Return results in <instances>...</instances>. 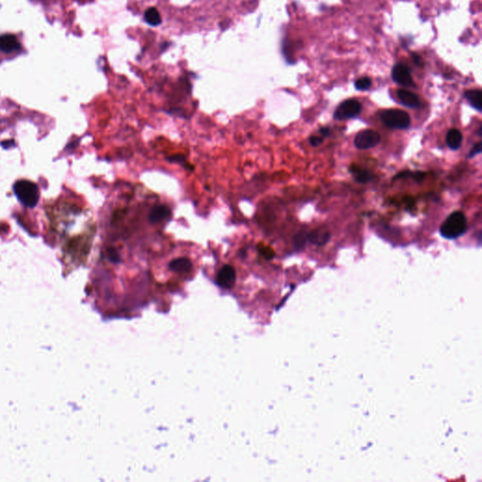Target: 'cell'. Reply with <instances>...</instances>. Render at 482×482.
I'll return each instance as SVG.
<instances>
[{
    "mask_svg": "<svg viewBox=\"0 0 482 482\" xmlns=\"http://www.w3.org/2000/svg\"><path fill=\"white\" fill-rule=\"evenodd\" d=\"M467 230V220L462 212L451 213L440 227V234L446 240H456Z\"/></svg>",
    "mask_w": 482,
    "mask_h": 482,
    "instance_id": "obj_1",
    "label": "cell"
},
{
    "mask_svg": "<svg viewBox=\"0 0 482 482\" xmlns=\"http://www.w3.org/2000/svg\"><path fill=\"white\" fill-rule=\"evenodd\" d=\"M14 194L22 204L34 208L39 201L40 193L37 185L28 180H19L14 186Z\"/></svg>",
    "mask_w": 482,
    "mask_h": 482,
    "instance_id": "obj_2",
    "label": "cell"
},
{
    "mask_svg": "<svg viewBox=\"0 0 482 482\" xmlns=\"http://www.w3.org/2000/svg\"><path fill=\"white\" fill-rule=\"evenodd\" d=\"M380 120L387 128L406 129L410 126V115L400 110H386L380 113Z\"/></svg>",
    "mask_w": 482,
    "mask_h": 482,
    "instance_id": "obj_3",
    "label": "cell"
},
{
    "mask_svg": "<svg viewBox=\"0 0 482 482\" xmlns=\"http://www.w3.org/2000/svg\"><path fill=\"white\" fill-rule=\"evenodd\" d=\"M361 110V103L357 99H348L338 106L334 116L336 120H348L357 117Z\"/></svg>",
    "mask_w": 482,
    "mask_h": 482,
    "instance_id": "obj_4",
    "label": "cell"
},
{
    "mask_svg": "<svg viewBox=\"0 0 482 482\" xmlns=\"http://www.w3.org/2000/svg\"><path fill=\"white\" fill-rule=\"evenodd\" d=\"M380 140L378 132L372 129H364L360 131L354 140V145L358 149L366 150L375 147Z\"/></svg>",
    "mask_w": 482,
    "mask_h": 482,
    "instance_id": "obj_5",
    "label": "cell"
},
{
    "mask_svg": "<svg viewBox=\"0 0 482 482\" xmlns=\"http://www.w3.org/2000/svg\"><path fill=\"white\" fill-rule=\"evenodd\" d=\"M393 80L403 87H414V82L412 80L410 69L404 64H398L392 70Z\"/></svg>",
    "mask_w": 482,
    "mask_h": 482,
    "instance_id": "obj_6",
    "label": "cell"
},
{
    "mask_svg": "<svg viewBox=\"0 0 482 482\" xmlns=\"http://www.w3.org/2000/svg\"><path fill=\"white\" fill-rule=\"evenodd\" d=\"M21 50V44L14 34H3L0 36V51L5 54H14Z\"/></svg>",
    "mask_w": 482,
    "mask_h": 482,
    "instance_id": "obj_7",
    "label": "cell"
},
{
    "mask_svg": "<svg viewBox=\"0 0 482 482\" xmlns=\"http://www.w3.org/2000/svg\"><path fill=\"white\" fill-rule=\"evenodd\" d=\"M217 284L224 288H232L236 282V270L232 266L224 265L217 275Z\"/></svg>",
    "mask_w": 482,
    "mask_h": 482,
    "instance_id": "obj_8",
    "label": "cell"
},
{
    "mask_svg": "<svg viewBox=\"0 0 482 482\" xmlns=\"http://www.w3.org/2000/svg\"><path fill=\"white\" fill-rule=\"evenodd\" d=\"M398 97L403 106L410 108H418L420 106V99L419 97L407 90H398Z\"/></svg>",
    "mask_w": 482,
    "mask_h": 482,
    "instance_id": "obj_9",
    "label": "cell"
},
{
    "mask_svg": "<svg viewBox=\"0 0 482 482\" xmlns=\"http://www.w3.org/2000/svg\"><path fill=\"white\" fill-rule=\"evenodd\" d=\"M330 238V234L325 229H314L310 233H307V240L316 246L325 245Z\"/></svg>",
    "mask_w": 482,
    "mask_h": 482,
    "instance_id": "obj_10",
    "label": "cell"
},
{
    "mask_svg": "<svg viewBox=\"0 0 482 482\" xmlns=\"http://www.w3.org/2000/svg\"><path fill=\"white\" fill-rule=\"evenodd\" d=\"M170 214L172 213H170L169 208H167L166 206L158 204V206H154L152 210L150 211L148 220L152 224H156V222H160L169 218L170 217Z\"/></svg>",
    "mask_w": 482,
    "mask_h": 482,
    "instance_id": "obj_11",
    "label": "cell"
},
{
    "mask_svg": "<svg viewBox=\"0 0 482 482\" xmlns=\"http://www.w3.org/2000/svg\"><path fill=\"white\" fill-rule=\"evenodd\" d=\"M192 268V264L188 258H179L174 259L169 264V270L174 272L184 274L188 272Z\"/></svg>",
    "mask_w": 482,
    "mask_h": 482,
    "instance_id": "obj_12",
    "label": "cell"
},
{
    "mask_svg": "<svg viewBox=\"0 0 482 482\" xmlns=\"http://www.w3.org/2000/svg\"><path fill=\"white\" fill-rule=\"evenodd\" d=\"M482 92L480 90H469L464 92V97L474 110L478 112H482Z\"/></svg>",
    "mask_w": 482,
    "mask_h": 482,
    "instance_id": "obj_13",
    "label": "cell"
},
{
    "mask_svg": "<svg viewBox=\"0 0 482 482\" xmlns=\"http://www.w3.org/2000/svg\"><path fill=\"white\" fill-rule=\"evenodd\" d=\"M462 135L458 129H450L446 135V144L451 150H458L462 145Z\"/></svg>",
    "mask_w": 482,
    "mask_h": 482,
    "instance_id": "obj_14",
    "label": "cell"
},
{
    "mask_svg": "<svg viewBox=\"0 0 482 482\" xmlns=\"http://www.w3.org/2000/svg\"><path fill=\"white\" fill-rule=\"evenodd\" d=\"M350 172L354 174V178L355 180L358 182V183H361V184H366L370 182L372 180V174L371 172L366 170H362L360 168H357L356 166H354L352 168H350Z\"/></svg>",
    "mask_w": 482,
    "mask_h": 482,
    "instance_id": "obj_15",
    "label": "cell"
},
{
    "mask_svg": "<svg viewBox=\"0 0 482 482\" xmlns=\"http://www.w3.org/2000/svg\"><path fill=\"white\" fill-rule=\"evenodd\" d=\"M145 21L151 26H158L161 23V17L156 8H149L145 10Z\"/></svg>",
    "mask_w": 482,
    "mask_h": 482,
    "instance_id": "obj_16",
    "label": "cell"
},
{
    "mask_svg": "<svg viewBox=\"0 0 482 482\" xmlns=\"http://www.w3.org/2000/svg\"><path fill=\"white\" fill-rule=\"evenodd\" d=\"M306 241H307V233L306 232H300L295 236L294 238V246L295 249L302 250L304 248Z\"/></svg>",
    "mask_w": 482,
    "mask_h": 482,
    "instance_id": "obj_17",
    "label": "cell"
},
{
    "mask_svg": "<svg viewBox=\"0 0 482 482\" xmlns=\"http://www.w3.org/2000/svg\"><path fill=\"white\" fill-rule=\"evenodd\" d=\"M372 86V80L370 78H361L355 81V88L358 90H366Z\"/></svg>",
    "mask_w": 482,
    "mask_h": 482,
    "instance_id": "obj_18",
    "label": "cell"
},
{
    "mask_svg": "<svg viewBox=\"0 0 482 482\" xmlns=\"http://www.w3.org/2000/svg\"><path fill=\"white\" fill-rule=\"evenodd\" d=\"M108 254L110 260L113 263H119L120 261V256L118 252V250L114 248H110L108 250Z\"/></svg>",
    "mask_w": 482,
    "mask_h": 482,
    "instance_id": "obj_19",
    "label": "cell"
},
{
    "mask_svg": "<svg viewBox=\"0 0 482 482\" xmlns=\"http://www.w3.org/2000/svg\"><path fill=\"white\" fill-rule=\"evenodd\" d=\"M258 250H259L260 254H261L262 256H264L266 259H270V258H274V252H272V250L270 249L268 247L258 246Z\"/></svg>",
    "mask_w": 482,
    "mask_h": 482,
    "instance_id": "obj_20",
    "label": "cell"
},
{
    "mask_svg": "<svg viewBox=\"0 0 482 482\" xmlns=\"http://www.w3.org/2000/svg\"><path fill=\"white\" fill-rule=\"evenodd\" d=\"M425 177H426V174L422 172H412V178L418 183L423 181L425 179Z\"/></svg>",
    "mask_w": 482,
    "mask_h": 482,
    "instance_id": "obj_21",
    "label": "cell"
},
{
    "mask_svg": "<svg viewBox=\"0 0 482 482\" xmlns=\"http://www.w3.org/2000/svg\"><path fill=\"white\" fill-rule=\"evenodd\" d=\"M482 153V142H478L476 144L474 145L473 147V149L471 150V152L469 153V158H473L474 156L478 154Z\"/></svg>",
    "mask_w": 482,
    "mask_h": 482,
    "instance_id": "obj_22",
    "label": "cell"
},
{
    "mask_svg": "<svg viewBox=\"0 0 482 482\" xmlns=\"http://www.w3.org/2000/svg\"><path fill=\"white\" fill-rule=\"evenodd\" d=\"M309 142H310L311 145H313L314 147H318L323 142V138L312 136V137L309 138Z\"/></svg>",
    "mask_w": 482,
    "mask_h": 482,
    "instance_id": "obj_23",
    "label": "cell"
},
{
    "mask_svg": "<svg viewBox=\"0 0 482 482\" xmlns=\"http://www.w3.org/2000/svg\"><path fill=\"white\" fill-rule=\"evenodd\" d=\"M412 172H410V170L402 172H400L398 174H396V176H394V178L393 179V180L394 181V180H396V179H402V178H410V177H412Z\"/></svg>",
    "mask_w": 482,
    "mask_h": 482,
    "instance_id": "obj_24",
    "label": "cell"
},
{
    "mask_svg": "<svg viewBox=\"0 0 482 482\" xmlns=\"http://www.w3.org/2000/svg\"><path fill=\"white\" fill-rule=\"evenodd\" d=\"M412 60H414V62L416 64L418 65V66H422V65H423L422 58H421V56L418 55V54H414V55L412 56Z\"/></svg>",
    "mask_w": 482,
    "mask_h": 482,
    "instance_id": "obj_25",
    "label": "cell"
},
{
    "mask_svg": "<svg viewBox=\"0 0 482 482\" xmlns=\"http://www.w3.org/2000/svg\"><path fill=\"white\" fill-rule=\"evenodd\" d=\"M320 133L322 134V138L329 137L330 135V129L329 128H322L320 130Z\"/></svg>",
    "mask_w": 482,
    "mask_h": 482,
    "instance_id": "obj_26",
    "label": "cell"
}]
</instances>
